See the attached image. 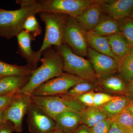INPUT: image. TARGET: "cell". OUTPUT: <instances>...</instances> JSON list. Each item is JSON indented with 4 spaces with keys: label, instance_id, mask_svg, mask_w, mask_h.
<instances>
[{
    "label": "cell",
    "instance_id": "1",
    "mask_svg": "<svg viewBox=\"0 0 133 133\" xmlns=\"http://www.w3.org/2000/svg\"><path fill=\"white\" fill-rule=\"evenodd\" d=\"M41 66L35 70L29 82L19 93L30 97L33 91L43 84L63 73V62L61 55L52 47L42 52Z\"/></svg>",
    "mask_w": 133,
    "mask_h": 133
},
{
    "label": "cell",
    "instance_id": "2",
    "mask_svg": "<svg viewBox=\"0 0 133 133\" xmlns=\"http://www.w3.org/2000/svg\"><path fill=\"white\" fill-rule=\"evenodd\" d=\"M20 8L15 10L0 9V36L10 39L23 30L24 22L31 15L41 12L36 0H17Z\"/></svg>",
    "mask_w": 133,
    "mask_h": 133
},
{
    "label": "cell",
    "instance_id": "3",
    "mask_svg": "<svg viewBox=\"0 0 133 133\" xmlns=\"http://www.w3.org/2000/svg\"><path fill=\"white\" fill-rule=\"evenodd\" d=\"M31 102L55 120L63 113L72 111L81 113L87 107L77 100L66 94L56 96H30Z\"/></svg>",
    "mask_w": 133,
    "mask_h": 133
},
{
    "label": "cell",
    "instance_id": "4",
    "mask_svg": "<svg viewBox=\"0 0 133 133\" xmlns=\"http://www.w3.org/2000/svg\"><path fill=\"white\" fill-rule=\"evenodd\" d=\"M55 48L63 58V71L85 81L95 80L97 75L90 61L74 53L66 44Z\"/></svg>",
    "mask_w": 133,
    "mask_h": 133
},
{
    "label": "cell",
    "instance_id": "5",
    "mask_svg": "<svg viewBox=\"0 0 133 133\" xmlns=\"http://www.w3.org/2000/svg\"><path fill=\"white\" fill-rule=\"evenodd\" d=\"M38 14L45 26L43 41L38 51L42 55V52L47 48L52 45L59 47L64 44V26L67 15L45 12H41Z\"/></svg>",
    "mask_w": 133,
    "mask_h": 133
},
{
    "label": "cell",
    "instance_id": "6",
    "mask_svg": "<svg viewBox=\"0 0 133 133\" xmlns=\"http://www.w3.org/2000/svg\"><path fill=\"white\" fill-rule=\"evenodd\" d=\"M37 2L41 12L62 14L76 18L94 2L88 0H40Z\"/></svg>",
    "mask_w": 133,
    "mask_h": 133
},
{
    "label": "cell",
    "instance_id": "7",
    "mask_svg": "<svg viewBox=\"0 0 133 133\" xmlns=\"http://www.w3.org/2000/svg\"><path fill=\"white\" fill-rule=\"evenodd\" d=\"M85 81L71 74L63 73L39 86L33 91L31 95L49 96L63 95L77 84Z\"/></svg>",
    "mask_w": 133,
    "mask_h": 133
},
{
    "label": "cell",
    "instance_id": "8",
    "mask_svg": "<svg viewBox=\"0 0 133 133\" xmlns=\"http://www.w3.org/2000/svg\"><path fill=\"white\" fill-rule=\"evenodd\" d=\"M85 31L81 28L75 18L67 16L64 32V44H66L76 55H87V43Z\"/></svg>",
    "mask_w": 133,
    "mask_h": 133
},
{
    "label": "cell",
    "instance_id": "9",
    "mask_svg": "<svg viewBox=\"0 0 133 133\" xmlns=\"http://www.w3.org/2000/svg\"><path fill=\"white\" fill-rule=\"evenodd\" d=\"M31 103L30 97L19 92L16 94L4 110V121L12 123L16 132L21 133L22 131L23 120Z\"/></svg>",
    "mask_w": 133,
    "mask_h": 133
},
{
    "label": "cell",
    "instance_id": "10",
    "mask_svg": "<svg viewBox=\"0 0 133 133\" xmlns=\"http://www.w3.org/2000/svg\"><path fill=\"white\" fill-rule=\"evenodd\" d=\"M27 123L30 133H51L56 128L54 119L31 102L28 111Z\"/></svg>",
    "mask_w": 133,
    "mask_h": 133
},
{
    "label": "cell",
    "instance_id": "11",
    "mask_svg": "<svg viewBox=\"0 0 133 133\" xmlns=\"http://www.w3.org/2000/svg\"><path fill=\"white\" fill-rule=\"evenodd\" d=\"M87 55L97 76L105 77L117 71V59L88 48Z\"/></svg>",
    "mask_w": 133,
    "mask_h": 133
},
{
    "label": "cell",
    "instance_id": "12",
    "mask_svg": "<svg viewBox=\"0 0 133 133\" xmlns=\"http://www.w3.org/2000/svg\"><path fill=\"white\" fill-rule=\"evenodd\" d=\"M16 37L18 45L17 53L24 58L27 65L35 70L38 67V63L41 60L42 55L38 51H34L31 48V42L35 40L24 30L19 33Z\"/></svg>",
    "mask_w": 133,
    "mask_h": 133
},
{
    "label": "cell",
    "instance_id": "13",
    "mask_svg": "<svg viewBox=\"0 0 133 133\" xmlns=\"http://www.w3.org/2000/svg\"><path fill=\"white\" fill-rule=\"evenodd\" d=\"M101 5L102 9L116 21L127 18L133 11V0L104 1Z\"/></svg>",
    "mask_w": 133,
    "mask_h": 133
},
{
    "label": "cell",
    "instance_id": "14",
    "mask_svg": "<svg viewBox=\"0 0 133 133\" xmlns=\"http://www.w3.org/2000/svg\"><path fill=\"white\" fill-rule=\"evenodd\" d=\"M92 3L76 17V21L85 31L92 30L101 20L102 8L100 3Z\"/></svg>",
    "mask_w": 133,
    "mask_h": 133
},
{
    "label": "cell",
    "instance_id": "15",
    "mask_svg": "<svg viewBox=\"0 0 133 133\" xmlns=\"http://www.w3.org/2000/svg\"><path fill=\"white\" fill-rule=\"evenodd\" d=\"M31 75L1 77L0 96L19 93L21 89L29 82Z\"/></svg>",
    "mask_w": 133,
    "mask_h": 133
},
{
    "label": "cell",
    "instance_id": "16",
    "mask_svg": "<svg viewBox=\"0 0 133 133\" xmlns=\"http://www.w3.org/2000/svg\"><path fill=\"white\" fill-rule=\"evenodd\" d=\"M55 121L56 128L65 133H72L81 124L80 113L72 111L64 112L58 115Z\"/></svg>",
    "mask_w": 133,
    "mask_h": 133
},
{
    "label": "cell",
    "instance_id": "17",
    "mask_svg": "<svg viewBox=\"0 0 133 133\" xmlns=\"http://www.w3.org/2000/svg\"><path fill=\"white\" fill-rule=\"evenodd\" d=\"M85 36L87 43L91 48L99 53L116 59L112 53L106 37L99 35L92 30L85 31Z\"/></svg>",
    "mask_w": 133,
    "mask_h": 133
},
{
    "label": "cell",
    "instance_id": "18",
    "mask_svg": "<svg viewBox=\"0 0 133 133\" xmlns=\"http://www.w3.org/2000/svg\"><path fill=\"white\" fill-rule=\"evenodd\" d=\"M129 103L125 97L115 96L109 102L99 108L107 118L114 119L126 109Z\"/></svg>",
    "mask_w": 133,
    "mask_h": 133
},
{
    "label": "cell",
    "instance_id": "19",
    "mask_svg": "<svg viewBox=\"0 0 133 133\" xmlns=\"http://www.w3.org/2000/svg\"><path fill=\"white\" fill-rule=\"evenodd\" d=\"M80 116L81 124L90 128L107 118L99 108L96 107L86 108L80 113Z\"/></svg>",
    "mask_w": 133,
    "mask_h": 133
},
{
    "label": "cell",
    "instance_id": "20",
    "mask_svg": "<svg viewBox=\"0 0 133 133\" xmlns=\"http://www.w3.org/2000/svg\"><path fill=\"white\" fill-rule=\"evenodd\" d=\"M116 59L117 71L122 78L129 82L133 78V47L122 57Z\"/></svg>",
    "mask_w": 133,
    "mask_h": 133
},
{
    "label": "cell",
    "instance_id": "21",
    "mask_svg": "<svg viewBox=\"0 0 133 133\" xmlns=\"http://www.w3.org/2000/svg\"><path fill=\"white\" fill-rule=\"evenodd\" d=\"M106 37L112 53L116 59L122 57L130 48L125 39L119 33Z\"/></svg>",
    "mask_w": 133,
    "mask_h": 133
},
{
    "label": "cell",
    "instance_id": "22",
    "mask_svg": "<svg viewBox=\"0 0 133 133\" xmlns=\"http://www.w3.org/2000/svg\"><path fill=\"white\" fill-rule=\"evenodd\" d=\"M35 70L28 65L11 64L0 60V77L5 76L31 75Z\"/></svg>",
    "mask_w": 133,
    "mask_h": 133
},
{
    "label": "cell",
    "instance_id": "23",
    "mask_svg": "<svg viewBox=\"0 0 133 133\" xmlns=\"http://www.w3.org/2000/svg\"><path fill=\"white\" fill-rule=\"evenodd\" d=\"M92 30L99 35L103 36L114 35L119 33L118 22L112 19H101Z\"/></svg>",
    "mask_w": 133,
    "mask_h": 133
},
{
    "label": "cell",
    "instance_id": "24",
    "mask_svg": "<svg viewBox=\"0 0 133 133\" xmlns=\"http://www.w3.org/2000/svg\"><path fill=\"white\" fill-rule=\"evenodd\" d=\"M101 84L103 88L112 92L123 93L126 90L125 83L121 77L118 76H105Z\"/></svg>",
    "mask_w": 133,
    "mask_h": 133
},
{
    "label": "cell",
    "instance_id": "25",
    "mask_svg": "<svg viewBox=\"0 0 133 133\" xmlns=\"http://www.w3.org/2000/svg\"><path fill=\"white\" fill-rule=\"evenodd\" d=\"M118 127L125 133H132L133 131V117L125 109L114 119Z\"/></svg>",
    "mask_w": 133,
    "mask_h": 133
},
{
    "label": "cell",
    "instance_id": "26",
    "mask_svg": "<svg viewBox=\"0 0 133 133\" xmlns=\"http://www.w3.org/2000/svg\"><path fill=\"white\" fill-rule=\"evenodd\" d=\"M119 33L123 36L130 48L133 47V19L125 18L119 21Z\"/></svg>",
    "mask_w": 133,
    "mask_h": 133
},
{
    "label": "cell",
    "instance_id": "27",
    "mask_svg": "<svg viewBox=\"0 0 133 133\" xmlns=\"http://www.w3.org/2000/svg\"><path fill=\"white\" fill-rule=\"evenodd\" d=\"M23 30L28 32L34 40L36 37L41 35L42 28L35 15L30 16L26 19L23 26Z\"/></svg>",
    "mask_w": 133,
    "mask_h": 133
},
{
    "label": "cell",
    "instance_id": "28",
    "mask_svg": "<svg viewBox=\"0 0 133 133\" xmlns=\"http://www.w3.org/2000/svg\"><path fill=\"white\" fill-rule=\"evenodd\" d=\"M97 88V85L90 81H85L77 84L71 88L66 93L67 95L76 96L93 91Z\"/></svg>",
    "mask_w": 133,
    "mask_h": 133
},
{
    "label": "cell",
    "instance_id": "29",
    "mask_svg": "<svg viewBox=\"0 0 133 133\" xmlns=\"http://www.w3.org/2000/svg\"><path fill=\"white\" fill-rule=\"evenodd\" d=\"M114 119L107 118L90 128L92 133H108L113 123Z\"/></svg>",
    "mask_w": 133,
    "mask_h": 133
},
{
    "label": "cell",
    "instance_id": "30",
    "mask_svg": "<svg viewBox=\"0 0 133 133\" xmlns=\"http://www.w3.org/2000/svg\"><path fill=\"white\" fill-rule=\"evenodd\" d=\"M115 96L102 92H94V107H100L112 99Z\"/></svg>",
    "mask_w": 133,
    "mask_h": 133
},
{
    "label": "cell",
    "instance_id": "31",
    "mask_svg": "<svg viewBox=\"0 0 133 133\" xmlns=\"http://www.w3.org/2000/svg\"><path fill=\"white\" fill-rule=\"evenodd\" d=\"M93 91L86 93L81 95L76 96H71L72 97L77 100L79 102L85 105L87 107H94ZM67 95V94H66Z\"/></svg>",
    "mask_w": 133,
    "mask_h": 133
},
{
    "label": "cell",
    "instance_id": "32",
    "mask_svg": "<svg viewBox=\"0 0 133 133\" xmlns=\"http://www.w3.org/2000/svg\"><path fill=\"white\" fill-rule=\"evenodd\" d=\"M16 94L0 96V110L5 109Z\"/></svg>",
    "mask_w": 133,
    "mask_h": 133
},
{
    "label": "cell",
    "instance_id": "33",
    "mask_svg": "<svg viewBox=\"0 0 133 133\" xmlns=\"http://www.w3.org/2000/svg\"><path fill=\"white\" fill-rule=\"evenodd\" d=\"M15 132L14 125L9 121H5L0 126V133H13Z\"/></svg>",
    "mask_w": 133,
    "mask_h": 133
},
{
    "label": "cell",
    "instance_id": "34",
    "mask_svg": "<svg viewBox=\"0 0 133 133\" xmlns=\"http://www.w3.org/2000/svg\"><path fill=\"white\" fill-rule=\"evenodd\" d=\"M72 133H92L91 129L87 126L80 124Z\"/></svg>",
    "mask_w": 133,
    "mask_h": 133
},
{
    "label": "cell",
    "instance_id": "35",
    "mask_svg": "<svg viewBox=\"0 0 133 133\" xmlns=\"http://www.w3.org/2000/svg\"><path fill=\"white\" fill-rule=\"evenodd\" d=\"M108 133H125L119 128L116 123L113 122L109 132Z\"/></svg>",
    "mask_w": 133,
    "mask_h": 133
},
{
    "label": "cell",
    "instance_id": "36",
    "mask_svg": "<svg viewBox=\"0 0 133 133\" xmlns=\"http://www.w3.org/2000/svg\"><path fill=\"white\" fill-rule=\"evenodd\" d=\"M128 90L130 94L133 97V78L129 81Z\"/></svg>",
    "mask_w": 133,
    "mask_h": 133
},
{
    "label": "cell",
    "instance_id": "37",
    "mask_svg": "<svg viewBox=\"0 0 133 133\" xmlns=\"http://www.w3.org/2000/svg\"><path fill=\"white\" fill-rule=\"evenodd\" d=\"M126 109L133 117V101L129 103Z\"/></svg>",
    "mask_w": 133,
    "mask_h": 133
},
{
    "label": "cell",
    "instance_id": "38",
    "mask_svg": "<svg viewBox=\"0 0 133 133\" xmlns=\"http://www.w3.org/2000/svg\"><path fill=\"white\" fill-rule=\"evenodd\" d=\"M5 109L0 110V126L5 122L3 119V113Z\"/></svg>",
    "mask_w": 133,
    "mask_h": 133
},
{
    "label": "cell",
    "instance_id": "39",
    "mask_svg": "<svg viewBox=\"0 0 133 133\" xmlns=\"http://www.w3.org/2000/svg\"><path fill=\"white\" fill-rule=\"evenodd\" d=\"M51 133H65L63 132V131H61V130H59V129H58L56 128H55V129L53 130L51 132Z\"/></svg>",
    "mask_w": 133,
    "mask_h": 133
},
{
    "label": "cell",
    "instance_id": "40",
    "mask_svg": "<svg viewBox=\"0 0 133 133\" xmlns=\"http://www.w3.org/2000/svg\"><path fill=\"white\" fill-rule=\"evenodd\" d=\"M129 17H130L131 18H132V19H133V11L132 12V14H131V15H130Z\"/></svg>",
    "mask_w": 133,
    "mask_h": 133
},
{
    "label": "cell",
    "instance_id": "41",
    "mask_svg": "<svg viewBox=\"0 0 133 133\" xmlns=\"http://www.w3.org/2000/svg\"><path fill=\"white\" fill-rule=\"evenodd\" d=\"M132 133H133V131H132Z\"/></svg>",
    "mask_w": 133,
    "mask_h": 133
}]
</instances>
